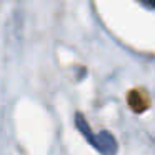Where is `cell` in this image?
<instances>
[{"instance_id":"2","label":"cell","mask_w":155,"mask_h":155,"mask_svg":"<svg viewBox=\"0 0 155 155\" xmlns=\"http://www.w3.org/2000/svg\"><path fill=\"white\" fill-rule=\"evenodd\" d=\"M138 2L148 10H155V0H138Z\"/></svg>"},{"instance_id":"1","label":"cell","mask_w":155,"mask_h":155,"mask_svg":"<svg viewBox=\"0 0 155 155\" xmlns=\"http://www.w3.org/2000/svg\"><path fill=\"white\" fill-rule=\"evenodd\" d=\"M75 127L78 128L82 135L85 137V140L102 155H117L118 152V143H117V138L110 134L108 130H102L100 134H94L88 125V122L85 120V117L77 112L75 114Z\"/></svg>"}]
</instances>
